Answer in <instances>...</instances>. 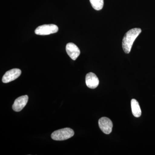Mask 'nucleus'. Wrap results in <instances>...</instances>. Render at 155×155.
I'll return each mask as SVG.
<instances>
[{
  "label": "nucleus",
  "instance_id": "f257e3e1",
  "mask_svg": "<svg viewBox=\"0 0 155 155\" xmlns=\"http://www.w3.org/2000/svg\"><path fill=\"white\" fill-rule=\"evenodd\" d=\"M141 32L140 28H134L130 29L125 34L122 40V46L126 54L130 52L134 42Z\"/></svg>",
  "mask_w": 155,
  "mask_h": 155
},
{
  "label": "nucleus",
  "instance_id": "f03ea898",
  "mask_svg": "<svg viewBox=\"0 0 155 155\" xmlns=\"http://www.w3.org/2000/svg\"><path fill=\"white\" fill-rule=\"evenodd\" d=\"M74 135V131L71 128H63L56 130L52 133L51 137L54 140L61 141L71 138Z\"/></svg>",
  "mask_w": 155,
  "mask_h": 155
},
{
  "label": "nucleus",
  "instance_id": "7ed1b4c3",
  "mask_svg": "<svg viewBox=\"0 0 155 155\" xmlns=\"http://www.w3.org/2000/svg\"><path fill=\"white\" fill-rule=\"evenodd\" d=\"M58 27L54 24H45L40 25L36 28L35 33L38 35H45L58 32Z\"/></svg>",
  "mask_w": 155,
  "mask_h": 155
},
{
  "label": "nucleus",
  "instance_id": "20e7f679",
  "mask_svg": "<svg viewBox=\"0 0 155 155\" xmlns=\"http://www.w3.org/2000/svg\"><path fill=\"white\" fill-rule=\"evenodd\" d=\"M99 126L101 130L106 134H110L113 129V124L111 120L107 117H102L99 120Z\"/></svg>",
  "mask_w": 155,
  "mask_h": 155
},
{
  "label": "nucleus",
  "instance_id": "39448f33",
  "mask_svg": "<svg viewBox=\"0 0 155 155\" xmlns=\"http://www.w3.org/2000/svg\"><path fill=\"white\" fill-rule=\"evenodd\" d=\"M21 74V71L19 69H13L7 71L2 78L3 83H8L17 79Z\"/></svg>",
  "mask_w": 155,
  "mask_h": 155
},
{
  "label": "nucleus",
  "instance_id": "423d86ee",
  "mask_svg": "<svg viewBox=\"0 0 155 155\" xmlns=\"http://www.w3.org/2000/svg\"><path fill=\"white\" fill-rule=\"evenodd\" d=\"M28 97L26 95L17 98L14 101L12 106L13 110L16 112H19L22 110L28 102Z\"/></svg>",
  "mask_w": 155,
  "mask_h": 155
},
{
  "label": "nucleus",
  "instance_id": "0eeeda50",
  "mask_svg": "<svg viewBox=\"0 0 155 155\" xmlns=\"http://www.w3.org/2000/svg\"><path fill=\"white\" fill-rule=\"evenodd\" d=\"M66 51L72 60L75 61L80 54V51L77 46L72 43H69L66 46Z\"/></svg>",
  "mask_w": 155,
  "mask_h": 155
},
{
  "label": "nucleus",
  "instance_id": "6e6552de",
  "mask_svg": "<svg viewBox=\"0 0 155 155\" xmlns=\"http://www.w3.org/2000/svg\"><path fill=\"white\" fill-rule=\"evenodd\" d=\"M85 82L87 86L89 88L94 89L98 86L99 80L94 73L89 72L86 75Z\"/></svg>",
  "mask_w": 155,
  "mask_h": 155
},
{
  "label": "nucleus",
  "instance_id": "1a4fd4ad",
  "mask_svg": "<svg viewBox=\"0 0 155 155\" xmlns=\"http://www.w3.org/2000/svg\"><path fill=\"white\" fill-rule=\"evenodd\" d=\"M131 107L132 114L135 117H140L141 115V110L139 104L136 100L132 99L131 101Z\"/></svg>",
  "mask_w": 155,
  "mask_h": 155
},
{
  "label": "nucleus",
  "instance_id": "9d476101",
  "mask_svg": "<svg viewBox=\"0 0 155 155\" xmlns=\"http://www.w3.org/2000/svg\"><path fill=\"white\" fill-rule=\"evenodd\" d=\"M93 8L97 11H100L104 6V0H90Z\"/></svg>",
  "mask_w": 155,
  "mask_h": 155
}]
</instances>
